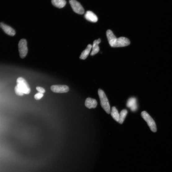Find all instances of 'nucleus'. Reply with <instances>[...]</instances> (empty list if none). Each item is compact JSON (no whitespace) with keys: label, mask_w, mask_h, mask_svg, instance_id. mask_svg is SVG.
<instances>
[{"label":"nucleus","mask_w":172,"mask_h":172,"mask_svg":"<svg viewBox=\"0 0 172 172\" xmlns=\"http://www.w3.org/2000/svg\"><path fill=\"white\" fill-rule=\"evenodd\" d=\"M51 90L54 93H63L67 92L69 88L66 85H56L52 86Z\"/></svg>","instance_id":"0eeeda50"},{"label":"nucleus","mask_w":172,"mask_h":172,"mask_svg":"<svg viewBox=\"0 0 172 172\" xmlns=\"http://www.w3.org/2000/svg\"><path fill=\"white\" fill-rule=\"evenodd\" d=\"M107 36L111 46L113 47L114 44L117 39L114 36L112 32L110 30H108L107 32Z\"/></svg>","instance_id":"9d476101"},{"label":"nucleus","mask_w":172,"mask_h":172,"mask_svg":"<svg viewBox=\"0 0 172 172\" xmlns=\"http://www.w3.org/2000/svg\"><path fill=\"white\" fill-rule=\"evenodd\" d=\"M92 47V45L90 44L88 45L86 49L82 52L80 55V59L82 60L86 59L89 55Z\"/></svg>","instance_id":"4468645a"},{"label":"nucleus","mask_w":172,"mask_h":172,"mask_svg":"<svg viewBox=\"0 0 172 172\" xmlns=\"http://www.w3.org/2000/svg\"><path fill=\"white\" fill-rule=\"evenodd\" d=\"M141 116L147 122L151 131L156 132L157 131L156 125L154 121L146 112L143 111L141 114Z\"/></svg>","instance_id":"7ed1b4c3"},{"label":"nucleus","mask_w":172,"mask_h":172,"mask_svg":"<svg viewBox=\"0 0 172 172\" xmlns=\"http://www.w3.org/2000/svg\"><path fill=\"white\" fill-rule=\"evenodd\" d=\"M111 114L113 118L117 122H119V113L117 108L113 107L112 108Z\"/></svg>","instance_id":"dca6fc26"},{"label":"nucleus","mask_w":172,"mask_h":172,"mask_svg":"<svg viewBox=\"0 0 172 172\" xmlns=\"http://www.w3.org/2000/svg\"><path fill=\"white\" fill-rule=\"evenodd\" d=\"M43 96V94L38 93L34 96V98L38 100L41 99Z\"/></svg>","instance_id":"6ab92c4d"},{"label":"nucleus","mask_w":172,"mask_h":172,"mask_svg":"<svg viewBox=\"0 0 172 172\" xmlns=\"http://www.w3.org/2000/svg\"><path fill=\"white\" fill-rule=\"evenodd\" d=\"M126 105L132 112L136 111L138 108L137 99L135 97H131L129 99Z\"/></svg>","instance_id":"6e6552de"},{"label":"nucleus","mask_w":172,"mask_h":172,"mask_svg":"<svg viewBox=\"0 0 172 172\" xmlns=\"http://www.w3.org/2000/svg\"><path fill=\"white\" fill-rule=\"evenodd\" d=\"M101 40L100 39H99L94 41L92 46V51L90 54L91 55H94L99 51V44Z\"/></svg>","instance_id":"ddd939ff"},{"label":"nucleus","mask_w":172,"mask_h":172,"mask_svg":"<svg viewBox=\"0 0 172 172\" xmlns=\"http://www.w3.org/2000/svg\"><path fill=\"white\" fill-rule=\"evenodd\" d=\"M85 17L87 20L91 22H96L98 20L96 15L91 11H87Z\"/></svg>","instance_id":"f8f14e48"},{"label":"nucleus","mask_w":172,"mask_h":172,"mask_svg":"<svg viewBox=\"0 0 172 172\" xmlns=\"http://www.w3.org/2000/svg\"><path fill=\"white\" fill-rule=\"evenodd\" d=\"M24 94H30L31 89L26 80L22 77H19L17 80V85Z\"/></svg>","instance_id":"f03ea898"},{"label":"nucleus","mask_w":172,"mask_h":172,"mask_svg":"<svg viewBox=\"0 0 172 172\" xmlns=\"http://www.w3.org/2000/svg\"><path fill=\"white\" fill-rule=\"evenodd\" d=\"M130 44V40L125 37H120L117 39L113 47H120L127 46Z\"/></svg>","instance_id":"423d86ee"},{"label":"nucleus","mask_w":172,"mask_h":172,"mask_svg":"<svg viewBox=\"0 0 172 172\" xmlns=\"http://www.w3.org/2000/svg\"><path fill=\"white\" fill-rule=\"evenodd\" d=\"M69 3L75 12L79 15L84 14L85 10L83 7L76 0H70Z\"/></svg>","instance_id":"39448f33"},{"label":"nucleus","mask_w":172,"mask_h":172,"mask_svg":"<svg viewBox=\"0 0 172 172\" xmlns=\"http://www.w3.org/2000/svg\"><path fill=\"white\" fill-rule=\"evenodd\" d=\"M98 94L102 107L108 114H110L111 112L110 105L104 92L101 89H99L98 90Z\"/></svg>","instance_id":"f257e3e1"},{"label":"nucleus","mask_w":172,"mask_h":172,"mask_svg":"<svg viewBox=\"0 0 172 172\" xmlns=\"http://www.w3.org/2000/svg\"><path fill=\"white\" fill-rule=\"evenodd\" d=\"M36 89L39 92V93L42 94H43L45 93V90L42 87L38 86L36 87Z\"/></svg>","instance_id":"aec40b11"},{"label":"nucleus","mask_w":172,"mask_h":172,"mask_svg":"<svg viewBox=\"0 0 172 172\" xmlns=\"http://www.w3.org/2000/svg\"><path fill=\"white\" fill-rule=\"evenodd\" d=\"M97 104V102L96 99L90 98H87L85 101V105L89 109L95 108Z\"/></svg>","instance_id":"9b49d317"},{"label":"nucleus","mask_w":172,"mask_h":172,"mask_svg":"<svg viewBox=\"0 0 172 172\" xmlns=\"http://www.w3.org/2000/svg\"><path fill=\"white\" fill-rule=\"evenodd\" d=\"M19 51L21 58L24 59L27 55L28 52L27 42L25 39H22L18 44Z\"/></svg>","instance_id":"20e7f679"},{"label":"nucleus","mask_w":172,"mask_h":172,"mask_svg":"<svg viewBox=\"0 0 172 172\" xmlns=\"http://www.w3.org/2000/svg\"><path fill=\"white\" fill-rule=\"evenodd\" d=\"M0 27L8 35L11 36H13L15 35L16 32L15 30L12 28L5 24L3 22L0 23Z\"/></svg>","instance_id":"1a4fd4ad"},{"label":"nucleus","mask_w":172,"mask_h":172,"mask_svg":"<svg viewBox=\"0 0 172 172\" xmlns=\"http://www.w3.org/2000/svg\"><path fill=\"white\" fill-rule=\"evenodd\" d=\"M15 91L16 94L18 96H22L24 94L17 86L15 87Z\"/></svg>","instance_id":"a211bd4d"},{"label":"nucleus","mask_w":172,"mask_h":172,"mask_svg":"<svg viewBox=\"0 0 172 172\" xmlns=\"http://www.w3.org/2000/svg\"><path fill=\"white\" fill-rule=\"evenodd\" d=\"M51 2L54 6L59 8L64 7L66 3L65 0H52Z\"/></svg>","instance_id":"2eb2a0df"},{"label":"nucleus","mask_w":172,"mask_h":172,"mask_svg":"<svg viewBox=\"0 0 172 172\" xmlns=\"http://www.w3.org/2000/svg\"><path fill=\"white\" fill-rule=\"evenodd\" d=\"M128 113V111L126 109H123L121 111L119 114V119L118 122L120 124L123 123Z\"/></svg>","instance_id":"f3484780"}]
</instances>
